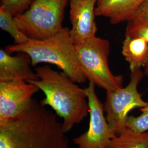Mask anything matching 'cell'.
<instances>
[{
    "instance_id": "obj_1",
    "label": "cell",
    "mask_w": 148,
    "mask_h": 148,
    "mask_svg": "<svg viewBox=\"0 0 148 148\" xmlns=\"http://www.w3.org/2000/svg\"><path fill=\"white\" fill-rule=\"evenodd\" d=\"M62 122L33 98L21 114L0 123V148H69Z\"/></svg>"
},
{
    "instance_id": "obj_2",
    "label": "cell",
    "mask_w": 148,
    "mask_h": 148,
    "mask_svg": "<svg viewBox=\"0 0 148 148\" xmlns=\"http://www.w3.org/2000/svg\"><path fill=\"white\" fill-rule=\"evenodd\" d=\"M37 79L30 83L36 86L45 97L40 103L51 107L63 119L65 132L82 121L89 114L85 88H82L63 71H57L47 65L35 68Z\"/></svg>"
},
{
    "instance_id": "obj_3",
    "label": "cell",
    "mask_w": 148,
    "mask_h": 148,
    "mask_svg": "<svg viewBox=\"0 0 148 148\" xmlns=\"http://www.w3.org/2000/svg\"><path fill=\"white\" fill-rule=\"evenodd\" d=\"M5 50L10 54L27 53L31 58L32 66L40 63L56 65L76 83L84 84L87 81L77 58L68 27H64L47 39L29 38L24 43L7 46Z\"/></svg>"
},
{
    "instance_id": "obj_4",
    "label": "cell",
    "mask_w": 148,
    "mask_h": 148,
    "mask_svg": "<svg viewBox=\"0 0 148 148\" xmlns=\"http://www.w3.org/2000/svg\"><path fill=\"white\" fill-rule=\"evenodd\" d=\"M69 0H34L26 11L14 16L19 30L30 39L52 37L64 27L63 21Z\"/></svg>"
},
{
    "instance_id": "obj_5",
    "label": "cell",
    "mask_w": 148,
    "mask_h": 148,
    "mask_svg": "<svg viewBox=\"0 0 148 148\" xmlns=\"http://www.w3.org/2000/svg\"><path fill=\"white\" fill-rule=\"evenodd\" d=\"M75 45L77 58L89 82L106 91L123 87L122 76L114 75L109 67L110 46L108 40L95 36Z\"/></svg>"
},
{
    "instance_id": "obj_6",
    "label": "cell",
    "mask_w": 148,
    "mask_h": 148,
    "mask_svg": "<svg viewBox=\"0 0 148 148\" xmlns=\"http://www.w3.org/2000/svg\"><path fill=\"white\" fill-rule=\"evenodd\" d=\"M141 69L131 72L130 81L125 87L119 90L106 91L104 104L106 118L112 132L119 134L126 128L128 114L133 109L142 108L148 104L138 91V86L143 79Z\"/></svg>"
},
{
    "instance_id": "obj_7",
    "label": "cell",
    "mask_w": 148,
    "mask_h": 148,
    "mask_svg": "<svg viewBox=\"0 0 148 148\" xmlns=\"http://www.w3.org/2000/svg\"><path fill=\"white\" fill-rule=\"evenodd\" d=\"M95 86L92 82H89L85 88L89 106L90 121L87 131L73 139L78 148H106L111 139L116 136L106 120L104 105L97 95Z\"/></svg>"
},
{
    "instance_id": "obj_8",
    "label": "cell",
    "mask_w": 148,
    "mask_h": 148,
    "mask_svg": "<svg viewBox=\"0 0 148 148\" xmlns=\"http://www.w3.org/2000/svg\"><path fill=\"white\" fill-rule=\"evenodd\" d=\"M39 90L36 86L26 81H0V123L19 115Z\"/></svg>"
},
{
    "instance_id": "obj_9",
    "label": "cell",
    "mask_w": 148,
    "mask_h": 148,
    "mask_svg": "<svg viewBox=\"0 0 148 148\" xmlns=\"http://www.w3.org/2000/svg\"><path fill=\"white\" fill-rule=\"evenodd\" d=\"M70 34L75 44L96 36L95 9L97 0H69Z\"/></svg>"
},
{
    "instance_id": "obj_10",
    "label": "cell",
    "mask_w": 148,
    "mask_h": 148,
    "mask_svg": "<svg viewBox=\"0 0 148 148\" xmlns=\"http://www.w3.org/2000/svg\"><path fill=\"white\" fill-rule=\"evenodd\" d=\"M32 60L27 53L11 55L5 49H0V81H23L30 82L37 79L36 72L31 68Z\"/></svg>"
},
{
    "instance_id": "obj_11",
    "label": "cell",
    "mask_w": 148,
    "mask_h": 148,
    "mask_svg": "<svg viewBox=\"0 0 148 148\" xmlns=\"http://www.w3.org/2000/svg\"><path fill=\"white\" fill-rule=\"evenodd\" d=\"M145 0H97L95 15L109 19L112 24L129 21Z\"/></svg>"
},
{
    "instance_id": "obj_12",
    "label": "cell",
    "mask_w": 148,
    "mask_h": 148,
    "mask_svg": "<svg viewBox=\"0 0 148 148\" xmlns=\"http://www.w3.org/2000/svg\"><path fill=\"white\" fill-rule=\"evenodd\" d=\"M121 52L131 72L145 68L148 63V43L143 38L125 36Z\"/></svg>"
},
{
    "instance_id": "obj_13",
    "label": "cell",
    "mask_w": 148,
    "mask_h": 148,
    "mask_svg": "<svg viewBox=\"0 0 148 148\" xmlns=\"http://www.w3.org/2000/svg\"><path fill=\"white\" fill-rule=\"evenodd\" d=\"M106 148H148V131L137 132L126 128L111 139Z\"/></svg>"
},
{
    "instance_id": "obj_14",
    "label": "cell",
    "mask_w": 148,
    "mask_h": 148,
    "mask_svg": "<svg viewBox=\"0 0 148 148\" xmlns=\"http://www.w3.org/2000/svg\"><path fill=\"white\" fill-rule=\"evenodd\" d=\"M0 27L8 33L14 40L15 45L26 42L29 38L17 27L14 21V16L0 6Z\"/></svg>"
},
{
    "instance_id": "obj_15",
    "label": "cell",
    "mask_w": 148,
    "mask_h": 148,
    "mask_svg": "<svg viewBox=\"0 0 148 148\" xmlns=\"http://www.w3.org/2000/svg\"><path fill=\"white\" fill-rule=\"evenodd\" d=\"M140 110L142 114L139 116L127 117L126 128L137 132H145L148 131V103Z\"/></svg>"
},
{
    "instance_id": "obj_16",
    "label": "cell",
    "mask_w": 148,
    "mask_h": 148,
    "mask_svg": "<svg viewBox=\"0 0 148 148\" xmlns=\"http://www.w3.org/2000/svg\"><path fill=\"white\" fill-rule=\"evenodd\" d=\"M34 0H0L1 7L16 16L26 11Z\"/></svg>"
},
{
    "instance_id": "obj_17",
    "label": "cell",
    "mask_w": 148,
    "mask_h": 148,
    "mask_svg": "<svg viewBox=\"0 0 148 148\" xmlns=\"http://www.w3.org/2000/svg\"><path fill=\"white\" fill-rule=\"evenodd\" d=\"M127 25L133 27L148 25V0H145L138 7Z\"/></svg>"
},
{
    "instance_id": "obj_18",
    "label": "cell",
    "mask_w": 148,
    "mask_h": 148,
    "mask_svg": "<svg viewBox=\"0 0 148 148\" xmlns=\"http://www.w3.org/2000/svg\"><path fill=\"white\" fill-rule=\"evenodd\" d=\"M125 36L143 38L148 43V25L133 27L127 25Z\"/></svg>"
},
{
    "instance_id": "obj_19",
    "label": "cell",
    "mask_w": 148,
    "mask_h": 148,
    "mask_svg": "<svg viewBox=\"0 0 148 148\" xmlns=\"http://www.w3.org/2000/svg\"><path fill=\"white\" fill-rule=\"evenodd\" d=\"M144 73L148 76V63L147 64V65L145 66V67Z\"/></svg>"
},
{
    "instance_id": "obj_20",
    "label": "cell",
    "mask_w": 148,
    "mask_h": 148,
    "mask_svg": "<svg viewBox=\"0 0 148 148\" xmlns=\"http://www.w3.org/2000/svg\"></svg>"
}]
</instances>
